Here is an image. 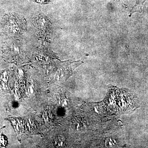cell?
Wrapping results in <instances>:
<instances>
[{"instance_id":"1","label":"cell","mask_w":148,"mask_h":148,"mask_svg":"<svg viewBox=\"0 0 148 148\" xmlns=\"http://www.w3.org/2000/svg\"><path fill=\"white\" fill-rule=\"evenodd\" d=\"M36 27L40 34L42 36H45L49 33L50 23L45 16H40L35 21Z\"/></svg>"},{"instance_id":"2","label":"cell","mask_w":148,"mask_h":148,"mask_svg":"<svg viewBox=\"0 0 148 148\" xmlns=\"http://www.w3.org/2000/svg\"><path fill=\"white\" fill-rule=\"evenodd\" d=\"M37 1H38L39 3H41V2H45V1H47V0H36Z\"/></svg>"}]
</instances>
